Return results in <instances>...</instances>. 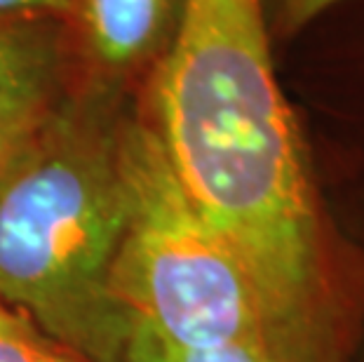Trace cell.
Returning a JSON list of instances; mask_svg holds the SVG:
<instances>
[{
  "label": "cell",
  "instance_id": "277c9868",
  "mask_svg": "<svg viewBox=\"0 0 364 362\" xmlns=\"http://www.w3.org/2000/svg\"><path fill=\"white\" fill-rule=\"evenodd\" d=\"M64 24L36 14L0 17V104L59 87Z\"/></svg>",
  "mask_w": 364,
  "mask_h": 362
},
{
  "label": "cell",
  "instance_id": "7a4b0ae2",
  "mask_svg": "<svg viewBox=\"0 0 364 362\" xmlns=\"http://www.w3.org/2000/svg\"><path fill=\"white\" fill-rule=\"evenodd\" d=\"M120 151L127 226L115 294L132 332L172 348L277 346L242 264L191 203L149 118H122Z\"/></svg>",
  "mask_w": 364,
  "mask_h": 362
},
{
  "label": "cell",
  "instance_id": "8992f818",
  "mask_svg": "<svg viewBox=\"0 0 364 362\" xmlns=\"http://www.w3.org/2000/svg\"><path fill=\"white\" fill-rule=\"evenodd\" d=\"M120 362H282V351L268 339L216 348H172L141 332H132Z\"/></svg>",
  "mask_w": 364,
  "mask_h": 362
},
{
  "label": "cell",
  "instance_id": "52a82bcc",
  "mask_svg": "<svg viewBox=\"0 0 364 362\" xmlns=\"http://www.w3.org/2000/svg\"><path fill=\"white\" fill-rule=\"evenodd\" d=\"M0 362H75L61 356L38 336L0 334Z\"/></svg>",
  "mask_w": 364,
  "mask_h": 362
},
{
  "label": "cell",
  "instance_id": "6da1fadb",
  "mask_svg": "<svg viewBox=\"0 0 364 362\" xmlns=\"http://www.w3.org/2000/svg\"><path fill=\"white\" fill-rule=\"evenodd\" d=\"M122 120L59 102L0 196V306L87 362H120L132 325L115 294L127 186Z\"/></svg>",
  "mask_w": 364,
  "mask_h": 362
},
{
  "label": "cell",
  "instance_id": "ba28073f",
  "mask_svg": "<svg viewBox=\"0 0 364 362\" xmlns=\"http://www.w3.org/2000/svg\"><path fill=\"white\" fill-rule=\"evenodd\" d=\"M338 3L343 0H277V21L282 33H296Z\"/></svg>",
  "mask_w": 364,
  "mask_h": 362
},
{
  "label": "cell",
  "instance_id": "30bf717a",
  "mask_svg": "<svg viewBox=\"0 0 364 362\" xmlns=\"http://www.w3.org/2000/svg\"><path fill=\"white\" fill-rule=\"evenodd\" d=\"M0 334H19V336H38L36 329L21 318L14 315L10 308L0 306Z\"/></svg>",
  "mask_w": 364,
  "mask_h": 362
},
{
  "label": "cell",
  "instance_id": "3957f363",
  "mask_svg": "<svg viewBox=\"0 0 364 362\" xmlns=\"http://www.w3.org/2000/svg\"><path fill=\"white\" fill-rule=\"evenodd\" d=\"M183 0H73L71 17L92 66L122 78L156 66L179 28Z\"/></svg>",
  "mask_w": 364,
  "mask_h": 362
},
{
  "label": "cell",
  "instance_id": "9c48e42d",
  "mask_svg": "<svg viewBox=\"0 0 364 362\" xmlns=\"http://www.w3.org/2000/svg\"><path fill=\"white\" fill-rule=\"evenodd\" d=\"M73 0H0V17L14 14H36V17H57L68 21Z\"/></svg>",
  "mask_w": 364,
  "mask_h": 362
},
{
  "label": "cell",
  "instance_id": "5b68a950",
  "mask_svg": "<svg viewBox=\"0 0 364 362\" xmlns=\"http://www.w3.org/2000/svg\"><path fill=\"white\" fill-rule=\"evenodd\" d=\"M59 87L0 104V196L59 106Z\"/></svg>",
  "mask_w": 364,
  "mask_h": 362
}]
</instances>
